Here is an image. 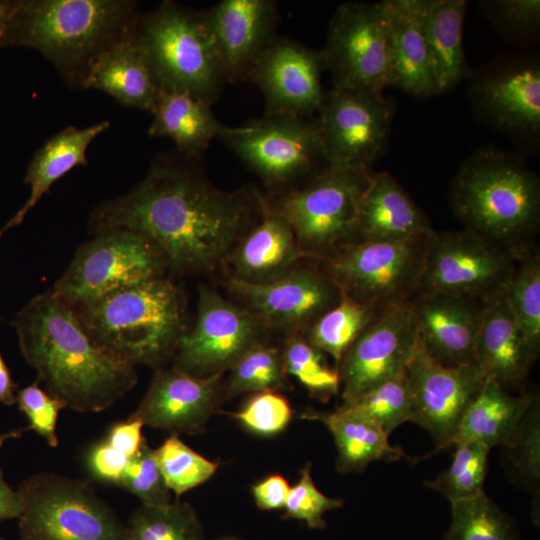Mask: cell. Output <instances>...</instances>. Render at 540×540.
Segmentation results:
<instances>
[{
    "mask_svg": "<svg viewBox=\"0 0 540 540\" xmlns=\"http://www.w3.org/2000/svg\"><path fill=\"white\" fill-rule=\"evenodd\" d=\"M517 258L475 232H436L428 241L418 294L446 292L484 303L504 296Z\"/></svg>",
    "mask_w": 540,
    "mask_h": 540,
    "instance_id": "11",
    "label": "cell"
},
{
    "mask_svg": "<svg viewBox=\"0 0 540 540\" xmlns=\"http://www.w3.org/2000/svg\"><path fill=\"white\" fill-rule=\"evenodd\" d=\"M142 427L140 421L128 418L111 427L106 442L130 458L139 450L144 439Z\"/></svg>",
    "mask_w": 540,
    "mask_h": 540,
    "instance_id": "51",
    "label": "cell"
},
{
    "mask_svg": "<svg viewBox=\"0 0 540 540\" xmlns=\"http://www.w3.org/2000/svg\"><path fill=\"white\" fill-rule=\"evenodd\" d=\"M110 123L101 121L85 128L68 126L49 138L34 154L24 177L30 194L24 205L0 230V236L19 225L51 186L76 166L87 165L86 151Z\"/></svg>",
    "mask_w": 540,
    "mask_h": 540,
    "instance_id": "31",
    "label": "cell"
},
{
    "mask_svg": "<svg viewBox=\"0 0 540 540\" xmlns=\"http://www.w3.org/2000/svg\"><path fill=\"white\" fill-rule=\"evenodd\" d=\"M430 235L359 241L323 260V269L344 295L382 312L418 294Z\"/></svg>",
    "mask_w": 540,
    "mask_h": 540,
    "instance_id": "10",
    "label": "cell"
},
{
    "mask_svg": "<svg viewBox=\"0 0 540 540\" xmlns=\"http://www.w3.org/2000/svg\"><path fill=\"white\" fill-rule=\"evenodd\" d=\"M346 405L368 416L389 436L398 426L410 421L412 395L407 370Z\"/></svg>",
    "mask_w": 540,
    "mask_h": 540,
    "instance_id": "42",
    "label": "cell"
},
{
    "mask_svg": "<svg viewBox=\"0 0 540 540\" xmlns=\"http://www.w3.org/2000/svg\"><path fill=\"white\" fill-rule=\"evenodd\" d=\"M83 89L100 90L123 106L153 112L160 88L134 30L94 60Z\"/></svg>",
    "mask_w": 540,
    "mask_h": 540,
    "instance_id": "27",
    "label": "cell"
},
{
    "mask_svg": "<svg viewBox=\"0 0 540 540\" xmlns=\"http://www.w3.org/2000/svg\"><path fill=\"white\" fill-rule=\"evenodd\" d=\"M22 510L23 503L20 495L8 485L0 469V522L8 519H18Z\"/></svg>",
    "mask_w": 540,
    "mask_h": 540,
    "instance_id": "52",
    "label": "cell"
},
{
    "mask_svg": "<svg viewBox=\"0 0 540 540\" xmlns=\"http://www.w3.org/2000/svg\"><path fill=\"white\" fill-rule=\"evenodd\" d=\"M382 3L388 28L390 86L416 97L437 94L415 0Z\"/></svg>",
    "mask_w": 540,
    "mask_h": 540,
    "instance_id": "28",
    "label": "cell"
},
{
    "mask_svg": "<svg viewBox=\"0 0 540 540\" xmlns=\"http://www.w3.org/2000/svg\"><path fill=\"white\" fill-rule=\"evenodd\" d=\"M371 175L369 170L326 167L303 187L268 203L288 222L299 246L323 261L359 242L360 201Z\"/></svg>",
    "mask_w": 540,
    "mask_h": 540,
    "instance_id": "7",
    "label": "cell"
},
{
    "mask_svg": "<svg viewBox=\"0 0 540 540\" xmlns=\"http://www.w3.org/2000/svg\"><path fill=\"white\" fill-rule=\"evenodd\" d=\"M281 350L287 374L294 376L312 396L328 400L339 392L340 377L337 368H330L322 352L311 346L304 337H286Z\"/></svg>",
    "mask_w": 540,
    "mask_h": 540,
    "instance_id": "41",
    "label": "cell"
},
{
    "mask_svg": "<svg viewBox=\"0 0 540 540\" xmlns=\"http://www.w3.org/2000/svg\"><path fill=\"white\" fill-rule=\"evenodd\" d=\"M17 492L21 540H129L127 525L86 480L41 472Z\"/></svg>",
    "mask_w": 540,
    "mask_h": 540,
    "instance_id": "8",
    "label": "cell"
},
{
    "mask_svg": "<svg viewBox=\"0 0 540 540\" xmlns=\"http://www.w3.org/2000/svg\"><path fill=\"white\" fill-rule=\"evenodd\" d=\"M535 397L530 393L511 395L496 381L487 379L466 409L450 446L470 441L490 449L506 446Z\"/></svg>",
    "mask_w": 540,
    "mask_h": 540,
    "instance_id": "33",
    "label": "cell"
},
{
    "mask_svg": "<svg viewBox=\"0 0 540 540\" xmlns=\"http://www.w3.org/2000/svg\"><path fill=\"white\" fill-rule=\"evenodd\" d=\"M134 37L160 90L185 92L213 104L227 83L204 11L164 1L137 14Z\"/></svg>",
    "mask_w": 540,
    "mask_h": 540,
    "instance_id": "6",
    "label": "cell"
},
{
    "mask_svg": "<svg viewBox=\"0 0 540 540\" xmlns=\"http://www.w3.org/2000/svg\"><path fill=\"white\" fill-rule=\"evenodd\" d=\"M0 540H5V539H3V538H0Z\"/></svg>",
    "mask_w": 540,
    "mask_h": 540,
    "instance_id": "56",
    "label": "cell"
},
{
    "mask_svg": "<svg viewBox=\"0 0 540 540\" xmlns=\"http://www.w3.org/2000/svg\"><path fill=\"white\" fill-rule=\"evenodd\" d=\"M449 203L466 229L516 258L535 247L540 182L518 155L489 147L473 152L451 182Z\"/></svg>",
    "mask_w": 540,
    "mask_h": 540,
    "instance_id": "4",
    "label": "cell"
},
{
    "mask_svg": "<svg viewBox=\"0 0 540 540\" xmlns=\"http://www.w3.org/2000/svg\"><path fill=\"white\" fill-rule=\"evenodd\" d=\"M306 259H314L298 244L288 222L266 199L261 216L234 245L225 263L230 278L265 284L290 273Z\"/></svg>",
    "mask_w": 540,
    "mask_h": 540,
    "instance_id": "24",
    "label": "cell"
},
{
    "mask_svg": "<svg viewBox=\"0 0 540 540\" xmlns=\"http://www.w3.org/2000/svg\"><path fill=\"white\" fill-rule=\"evenodd\" d=\"M25 429H13L5 433H0V448L9 439L19 438Z\"/></svg>",
    "mask_w": 540,
    "mask_h": 540,
    "instance_id": "55",
    "label": "cell"
},
{
    "mask_svg": "<svg viewBox=\"0 0 540 540\" xmlns=\"http://www.w3.org/2000/svg\"><path fill=\"white\" fill-rule=\"evenodd\" d=\"M290 486L287 480L274 474L252 486V494L257 507L261 510L284 508Z\"/></svg>",
    "mask_w": 540,
    "mask_h": 540,
    "instance_id": "50",
    "label": "cell"
},
{
    "mask_svg": "<svg viewBox=\"0 0 540 540\" xmlns=\"http://www.w3.org/2000/svg\"><path fill=\"white\" fill-rule=\"evenodd\" d=\"M342 505L341 499L328 497L317 489L311 476V464L307 463L300 470L298 482L290 487L283 517L305 522L312 529H323L326 526L323 515Z\"/></svg>",
    "mask_w": 540,
    "mask_h": 540,
    "instance_id": "45",
    "label": "cell"
},
{
    "mask_svg": "<svg viewBox=\"0 0 540 540\" xmlns=\"http://www.w3.org/2000/svg\"><path fill=\"white\" fill-rule=\"evenodd\" d=\"M426 214L388 172L372 174L359 207V241H398L430 235Z\"/></svg>",
    "mask_w": 540,
    "mask_h": 540,
    "instance_id": "26",
    "label": "cell"
},
{
    "mask_svg": "<svg viewBox=\"0 0 540 540\" xmlns=\"http://www.w3.org/2000/svg\"><path fill=\"white\" fill-rule=\"evenodd\" d=\"M72 308L99 347L131 366L164 367L187 330L183 295L165 277Z\"/></svg>",
    "mask_w": 540,
    "mask_h": 540,
    "instance_id": "5",
    "label": "cell"
},
{
    "mask_svg": "<svg viewBox=\"0 0 540 540\" xmlns=\"http://www.w3.org/2000/svg\"><path fill=\"white\" fill-rule=\"evenodd\" d=\"M218 138L271 186L292 182L323 160L316 119L265 113L241 126L222 125Z\"/></svg>",
    "mask_w": 540,
    "mask_h": 540,
    "instance_id": "13",
    "label": "cell"
},
{
    "mask_svg": "<svg viewBox=\"0 0 540 540\" xmlns=\"http://www.w3.org/2000/svg\"><path fill=\"white\" fill-rule=\"evenodd\" d=\"M196 159L179 153L158 156L142 181L93 211V232L120 228L143 233L178 274L207 273L225 263L261 216L266 198L253 187H215Z\"/></svg>",
    "mask_w": 540,
    "mask_h": 540,
    "instance_id": "1",
    "label": "cell"
},
{
    "mask_svg": "<svg viewBox=\"0 0 540 540\" xmlns=\"http://www.w3.org/2000/svg\"><path fill=\"white\" fill-rule=\"evenodd\" d=\"M444 540H519L511 518L485 493L451 503Z\"/></svg>",
    "mask_w": 540,
    "mask_h": 540,
    "instance_id": "38",
    "label": "cell"
},
{
    "mask_svg": "<svg viewBox=\"0 0 540 540\" xmlns=\"http://www.w3.org/2000/svg\"><path fill=\"white\" fill-rule=\"evenodd\" d=\"M515 473L528 487L540 481V403L535 397L510 441L504 446Z\"/></svg>",
    "mask_w": 540,
    "mask_h": 540,
    "instance_id": "43",
    "label": "cell"
},
{
    "mask_svg": "<svg viewBox=\"0 0 540 540\" xmlns=\"http://www.w3.org/2000/svg\"><path fill=\"white\" fill-rule=\"evenodd\" d=\"M395 112L383 94L332 88L316 119L326 167L369 170L386 149Z\"/></svg>",
    "mask_w": 540,
    "mask_h": 540,
    "instance_id": "14",
    "label": "cell"
},
{
    "mask_svg": "<svg viewBox=\"0 0 540 540\" xmlns=\"http://www.w3.org/2000/svg\"><path fill=\"white\" fill-rule=\"evenodd\" d=\"M138 12L130 0H17L0 46L39 51L72 89H83L94 60L129 36Z\"/></svg>",
    "mask_w": 540,
    "mask_h": 540,
    "instance_id": "3",
    "label": "cell"
},
{
    "mask_svg": "<svg viewBox=\"0 0 540 540\" xmlns=\"http://www.w3.org/2000/svg\"><path fill=\"white\" fill-rule=\"evenodd\" d=\"M495 26L515 40L536 34L540 24L539 0H498L481 2Z\"/></svg>",
    "mask_w": 540,
    "mask_h": 540,
    "instance_id": "47",
    "label": "cell"
},
{
    "mask_svg": "<svg viewBox=\"0 0 540 540\" xmlns=\"http://www.w3.org/2000/svg\"><path fill=\"white\" fill-rule=\"evenodd\" d=\"M412 395L410 421L427 430L436 443L433 453L450 447L471 402L487 381L476 362L444 366L418 344L407 366Z\"/></svg>",
    "mask_w": 540,
    "mask_h": 540,
    "instance_id": "19",
    "label": "cell"
},
{
    "mask_svg": "<svg viewBox=\"0 0 540 540\" xmlns=\"http://www.w3.org/2000/svg\"><path fill=\"white\" fill-rule=\"evenodd\" d=\"M117 485L136 496L142 505H165L171 502L170 490L157 465L154 449L145 438L130 457Z\"/></svg>",
    "mask_w": 540,
    "mask_h": 540,
    "instance_id": "44",
    "label": "cell"
},
{
    "mask_svg": "<svg viewBox=\"0 0 540 540\" xmlns=\"http://www.w3.org/2000/svg\"><path fill=\"white\" fill-rule=\"evenodd\" d=\"M468 95L479 118L508 135L536 139L540 133V62L510 54L469 76Z\"/></svg>",
    "mask_w": 540,
    "mask_h": 540,
    "instance_id": "16",
    "label": "cell"
},
{
    "mask_svg": "<svg viewBox=\"0 0 540 540\" xmlns=\"http://www.w3.org/2000/svg\"><path fill=\"white\" fill-rule=\"evenodd\" d=\"M300 417L321 421L332 433L339 473L361 472L374 461L394 462L405 456L401 448L389 443V436L373 420L353 406L341 405L334 412L309 409Z\"/></svg>",
    "mask_w": 540,
    "mask_h": 540,
    "instance_id": "30",
    "label": "cell"
},
{
    "mask_svg": "<svg viewBox=\"0 0 540 540\" xmlns=\"http://www.w3.org/2000/svg\"><path fill=\"white\" fill-rule=\"evenodd\" d=\"M15 1H0V40L13 12Z\"/></svg>",
    "mask_w": 540,
    "mask_h": 540,
    "instance_id": "54",
    "label": "cell"
},
{
    "mask_svg": "<svg viewBox=\"0 0 540 540\" xmlns=\"http://www.w3.org/2000/svg\"><path fill=\"white\" fill-rule=\"evenodd\" d=\"M129 540H203L202 526L187 502L142 505L131 515Z\"/></svg>",
    "mask_w": 540,
    "mask_h": 540,
    "instance_id": "37",
    "label": "cell"
},
{
    "mask_svg": "<svg viewBox=\"0 0 540 540\" xmlns=\"http://www.w3.org/2000/svg\"><path fill=\"white\" fill-rule=\"evenodd\" d=\"M334 89L383 94L390 86L388 28L382 2L343 3L333 13L324 48Z\"/></svg>",
    "mask_w": 540,
    "mask_h": 540,
    "instance_id": "12",
    "label": "cell"
},
{
    "mask_svg": "<svg viewBox=\"0 0 540 540\" xmlns=\"http://www.w3.org/2000/svg\"><path fill=\"white\" fill-rule=\"evenodd\" d=\"M221 378L197 377L173 366L158 368L138 408L128 418L170 435L201 434L225 399Z\"/></svg>",
    "mask_w": 540,
    "mask_h": 540,
    "instance_id": "21",
    "label": "cell"
},
{
    "mask_svg": "<svg viewBox=\"0 0 540 540\" xmlns=\"http://www.w3.org/2000/svg\"><path fill=\"white\" fill-rule=\"evenodd\" d=\"M227 83L248 80L275 39L278 11L272 0H221L204 10Z\"/></svg>",
    "mask_w": 540,
    "mask_h": 540,
    "instance_id": "22",
    "label": "cell"
},
{
    "mask_svg": "<svg viewBox=\"0 0 540 540\" xmlns=\"http://www.w3.org/2000/svg\"><path fill=\"white\" fill-rule=\"evenodd\" d=\"M211 106L185 92L160 90L148 134L168 138L176 145L177 153L197 158L218 138L223 125Z\"/></svg>",
    "mask_w": 540,
    "mask_h": 540,
    "instance_id": "32",
    "label": "cell"
},
{
    "mask_svg": "<svg viewBox=\"0 0 540 540\" xmlns=\"http://www.w3.org/2000/svg\"><path fill=\"white\" fill-rule=\"evenodd\" d=\"M129 459V457L104 440L91 449L88 456V465L97 478L117 484L125 471Z\"/></svg>",
    "mask_w": 540,
    "mask_h": 540,
    "instance_id": "49",
    "label": "cell"
},
{
    "mask_svg": "<svg viewBox=\"0 0 540 540\" xmlns=\"http://www.w3.org/2000/svg\"><path fill=\"white\" fill-rule=\"evenodd\" d=\"M419 344L411 302L383 310L337 364L343 404L403 373Z\"/></svg>",
    "mask_w": 540,
    "mask_h": 540,
    "instance_id": "17",
    "label": "cell"
},
{
    "mask_svg": "<svg viewBox=\"0 0 540 540\" xmlns=\"http://www.w3.org/2000/svg\"><path fill=\"white\" fill-rule=\"evenodd\" d=\"M268 333L251 311L201 287L196 322L181 337L173 367L197 377L222 376L253 346L266 341Z\"/></svg>",
    "mask_w": 540,
    "mask_h": 540,
    "instance_id": "15",
    "label": "cell"
},
{
    "mask_svg": "<svg viewBox=\"0 0 540 540\" xmlns=\"http://www.w3.org/2000/svg\"><path fill=\"white\" fill-rule=\"evenodd\" d=\"M154 455L168 489L177 497L203 484L217 471L219 463L210 461L171 434Z\"/></svg>",
    "mask_w": 540,
    "mask_h": 540,
    "instance_id": "40",
    "label": "cell"
},
{
    "mask_svg": "<svg viewBox=\"0 0 540 540\" xmlns=\"http://www.w3.org/2000/svg\"><path fill=\"white\" fill-rule=\"evenodd\" d=\"M20 351L37 382L65 408L100 412L137 383L134 366L99 347L75 310L52 290L32 298L16 315Z\"/></svg>",
    "mask_w": 540,
    "mask_h": 540,
    "instance_id": "2",
    "label": "cell"
},
{
    "mask_svg": "<svg viewBox=\"0 0 540 540\" xmlns=\"http://www.w3.org/2000/svg\"><path fill=\"white\" fill-rule=\"evenodd\" d=\"M419 332V344L444 366L475 362V344L485 303L481 300L430 292L411 301Z\"/></svg>",
    "mask_w": 540,
    "mask_h": 540,
    "instance_id": "23",
    "label": "cell"
},
{
    "mask_svg": "<svg viewBox=\"0 0 540 540\" xmlns=\"http://www.w3.org/2000/svg\"><path fill=\"white\" fill-rule=\"evenodd\" d=\"M16 385L0 353V403L11 406L16 403Z\"/></svg>",
    "mask_w": 540,
    "mask_h": 540,
    "instance_id": "53",
    "label": "cell"
},
{
    "mask_svg": "<svg viewBox=\"0 0 540 540\" xmlns=\"http://www.w3.org/2000/svg\"><path fill=\"white\" fill-rule=\"evenodd\" d=\"M16 402L29 420V429L36 431L51 447H56V424L60 410L65 408L63 403L40 388L38 382L19 390Z\"/></svg>",
    "mask_w": 540,
    "mask_h": 540,
    "instance_id": "48",
    "label": "cell"
},
{
    "mask_svg": "<svg viewBox=\"0 0 540 540\" xmlns=\"http://www.w3.org/2000/svg\"><path fill=\"white\" fill-rule=\"evenodd\" d=\"M227 285L239 305L255 314L269 332L280 331L286 337L305 333L343 296L324 269L302 265L269 283L251 284L229 278Z\"/></svg>",
    "mask_w": 540,
    "mask_h": 540,
    "instance_id": "18",
    "label": "cell"
},
{
    "mask_svg": "<svg viewBox=\"0 0 540 540\" xmlns=\"http://www.w3.org/2000/svg\"><path fill=\"white\" fill-rule=\"evenodd\" d=\"M248 430L260 435H273L284 430L292 417L287 399L278 392L255 393L235 413H228Z\"/></svg>",
    "mask_w": 540,
    "mask_h": 540,
    "instance_id": "46",
    "label": "cell"
},
{
    "mask_svg": "<svg viewBox=\"0 0 540 540\" xmlns=\"http://www.w3.org/2000/svg\"><path fill=\"white\" fill-rule=\"evenodd\" d=\"M449 467L425 485L446 497L450 503L475 498L484 493L483 484L488 467L490 448L479 442L454 445Z\"/></svg>",
    "mask_w": 540,
    "mask_h": 540,
    "instance_id": "39",
    "label": "cell"
},
{
    "mask_svg": "<svg viewBox=\"0 0 540 540\" xmlns=\"http://www.w3.org/2000/svg\"><path fill=\"white\" fill-rule=\"evenodd\" d=\"M436 93L446 92L467 74L463 48L464 0H415Z\"/></svg>",
    "mask_w": 540,
    "mask_h": 540,
    "instance_id": "29",
    "label": "cell"
},
{
    "mask_svg": "<svg viewBox=\"0 0 540 540\" xmlns=\"http://www.w3.org/2000/svg\"><path fill=\"white\" fill-rule=\"evenodd\" d=\"M504 297L526 342L538 358L540 352V255L536 247L517 258Z\"/></svg>",
    "mask_w": 540,
    "mask_h": 540,
    "instance_id": "35",
    "label": "cell"
},
{
    "mask_svg": "<svg viewBox=\"0 0 540 540\" xmlns=\"http://www.w3.org/2000/svg\"><path fill=\"white\" fill-rule=\"evenodd\" d=\"M228 371L225 399L250 392H278L288 375L281 348L267 341L253 346Z\"/></svg>",
    "mask_w": 540,
    "mask_h": 540,
    "instance_id": "36",
    "label": "cell"
},
{
    "mask_svg": "<svg viewBox=\"0 0 540 540\" xmlns=\"http://www.w3.org/2000/svg\"><path fill=\"white\" fill-rule=\"evenodd\" d=\"M325 70L321 50L278 35L252 69L248 80L261 91L266 114L308 118L322 106Z\"/></svg>",
    "mask_w": 540,
    "mask_h": 540,
    "instance_id": "20",
    "label": "cell"
},
{
    "mask_svg": "<svg viewBox=\"0 0 540 540\" xmlns=\"http://www.w3.org/2000/svg\"><path fill=\"white\" fill-rule=\"evenodd\" d=\"M169 261L148 236L110 229L80 246L52 291L71 307L91 303L111 292L164 277Z\"/></svg>",
    "mask_w": 540,
    "mask_h": 540,
    "instance_id": "9",
    "label": "cell"
},
{
    "mask_svg": "<svg viewBox=\"0 0 540 540\" xmlns=\"http://www.w3.org/2000/svg\"><path fill=\"white\" fill-rule=\"evenodd\" d=\"M381 312L343 294L341 300L306 331L305 340L339 363L356 338Z\"/></svg>",
    "mask_w": 540,
    "mask_h": 540,
    "instance_id": "34",
    "label": "cell"
},
{
    "mask_svg": "<svg viewBox=\"0 0 540 540\" xmlns=\"http://www.w3.org/2000/svg\"><path fill=\"white\" fill-rule=\"evenodd\" d=\"M536 359L505 297L486 302L474 353L484 375L504 389L519 386Z\"/></svg>",
    "mask_w": 540,
    "mask_h": 540,
    "instance_id": "25",
    "label": "cell"
}]
</instances>
